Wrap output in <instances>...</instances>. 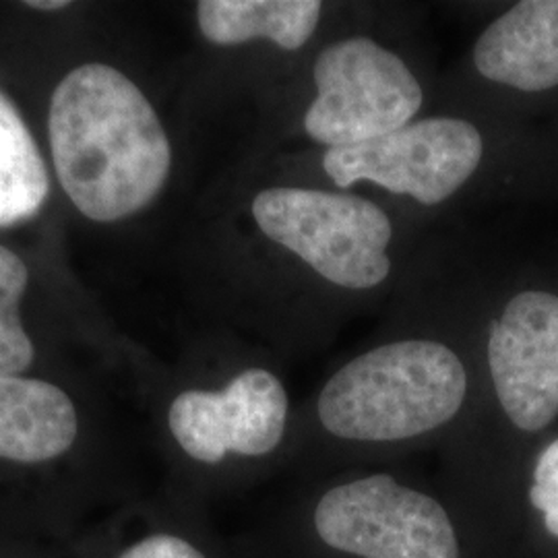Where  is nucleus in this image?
<instances>
[{
	"mask_svg": "<svg viewBox=\"0 0 558 558\" xmlns=\"http://www.w3.org/2000/svg\"><path fill=\"white\" fill-rule=\"evenodd\" d=\"M166 422L180 451L203 468L278 458L299 430L286 383L263 366L240 371L220 389L180 391Z\"/></svg>",
	"mask_w": 558,
	"mask_h": 558,
	"instance_id": "7",
	"label": "nucleus"
},
{
	"mask_svg": "<svg viewBox=\"0 0 558 558\" xmlns=\"http://www.w3.org/2000/svg\"><path fill=\"white\" fill-rule=\"evenodd\" d=\"M482 80L521 94L558 89V0H521L490 21L472 48Z\"/></svg>",
	"mask_w": 558,
	"mask_h": 558,
	"instance_id": "8",
	"label": "nucleus"
},
{
	"mask_svg": "<svg viewBox=\"0 0 558 558\" xmlns=\"http://www.w3.org/2000/svg\"><path fill=\"white\" fill-rule=\"evenodd\" d=\"M119 558H211L209 553L179 532H156L137 539Z\"/></svg>",
	"mask_w": 558,
	"mask_h": 558,
	"instance_id": "14",
	"label": "nucleus"
},
{
	"mask_svg": "<svg viewBox=\"0 0 558 558\" xmlns=\"http://www.w3.org/2000/svg\"><path fill=\"white\" fill-rule=\"evenodd\" d=\"M274 558H500L442 480L350 465L306 474L281 507Z\"/></svg>",
	"mask_w": 558,
	"mask_h": 558,
	"instance_id": "2",
	"label": "nucleus"
},
{
	"mask_svg": "<svg viewBox=\"0 0 558 558\" xmlns=\"http://www.w3.org/2000/svg\"><path fill=\"white\" fill-rule=\"evenodd\" d=\"M325 4L319 0H201L197 23L216 46L265 40L296 52L319 29Z\"/></svg>",
	"mask_w": 558,
	"mask_h": 558,
	"instance_id": "10",
	"label": "nucleus"
},
{
	"mask_svg": "<svg viewBox=\"0 0 558 558\" xmlns=\"http://www.w3.org/2000/svg\"><path fill=\"white\" fill-rule=\"evenodd\" d=\"M48 195L40 149L15 104L0 92V228L36 216Z\"/></svg>",
	"mask_w": 558,
	"mask_h": 558,
	"instance_id": "12",
	"label": "nucleus"
},
{
	"mask_svg": "<svg viewBox=\"0 0 558 558\" xmlns=\"http://www.w3.org/2000/svg\"><path fill=\"white\" fill-rule=\"evenodd\" d=\"M507 558H558V430L539 440L521 465Z\"/></svg>",
	"mask_w": 558,
	"mask_h": 558,
	"instance_id": "11",
	"label": "nucleus"
},
{
	"mask_svg": "<svg viewBox=\"0 0 558 558\" xmlns=\"http://www.w3.org/2000/svg\"><path fill=\"white\" fill-rule=\"evenodd\" d=\"M52 160L69 199L89 220H122L160 195L172 147L158 112L117 69L89 62L50 101Z\"/></svg>",
	"mask_w": 558,
	"mask_h": 558,
	"instance_id": "3",
	"label": "nucleus"
},
{
	"mask_svg": "<svg viewBox=\"0 0 558 558\" xmlns=\"http://www.w3.org/2000/svg\"><path fill=\"white\" fill-rule=\"evenodd\" d=\"M476 389L478 373L442 339L377 343L336 368L299 418L300 474L449 440L470 418Z\"/></svg>",
	"mask_w": 558,
	"mask_h": 558,
	"instance_id": "1",
	"label": "nucleus"
},
{
	"mask_svg": "<svg viewBox=\"0 0 558 558\" xmlns=\"http://www.w3.org/2000/svg\"><path fill=\"white\" fill-rule=\"evenodd\" d=\"M251 211L265 239L339 290H375L393 271L396 228L375 201L350 191L271 186Z\"/></svg>",
	"mask_w": 558,
	"mask_h": 558,
	"instance_id": "4",
	"label": "nucleus"
},
{
	"mask_svg": "<svg viewBox=\"0 0 558 558\" xmlns=\"http://www.w3.org/2000/svg\"><path fill=\"white\" fill-rule=\"evenodd\" d=\"M484 154V135L472 120L428 117L371 143L325 149L320 166L338 191L366 182L385 193L435 207L472 180Z\"/></svg>",
	"mask_w": 558,
	"mask_h": 558,
	"instance_id": "6",
	"label": "nucleus"
},
{
	"mask_svg": "<svg viewBox=\"0 0 558 558\" xmlns=\"http://www.w3.org/2000/svg\"><path fill=\"white\" fill-rule=\"evenodd\" d=\"M25 263L0 244V377H20L34 362V343L20 319V302L27 288Z\"/></svg>",
	"mask_w": 558,
	"mask_h": 558,
	"instance_id": "13",
	"label": "nucleus"
},
{
	"mask_svg": "<svg viewBox=\"0 0 558 558\" xmlns=\"http://www.w3.org/2000/svg\"><path fill=\"white\" fill-rule=\"evenodd\" d=\"M29 9H40V11H54V9H66V0H29L25 2Z\"/></svg>",
	"mask_w": 558,
	"mask_h": 558,
	"instance_id": "15",
	"label": "nucleus"
},
{
	"mask_svg": "<svg viewBox=\"0 0 558 558\" xmlns=\"http://www.w3.org/2000/svg\"><path fill=\"white\" fill-rule=\"evenodd\" d=\"M80 435L73 399L40 379L0 377V459L46 463L64 456Z\"/></svg>",
	"mask_w": 558,
	"mask_h": 558,
	"instance_id": "9",
	"label": "nucleus"
},
{
	"mask_svg": "<svg viewBox=\"0 0 558 558\" xmlns=\"http://www.w3.org/2000/svg\"><path fill=\"white\" fill-rule=\"evenodd\" d=\"M315 96L302 131L325 149L380 140L418 119L424 87L405 59L371 36L323 46L313 64Z\"/></svg>",
	"mask_w": 558,
	"mask_h": 558,
	"instance_id": "5",
	"label": "nucleus"
}]
</instances>
